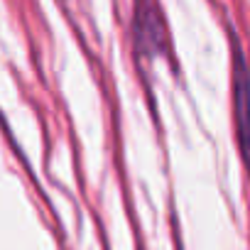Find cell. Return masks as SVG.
<instances>
[{
	"label": "cell",
	"mask_w": 250,
	"mask_h": 250,
	"mask_svg": "<svg viewBox=\"0 0 250 250\" xmlns=\"http://www.w3.org/2000/svg\"><path fill=\"white\" fill-rule=\"evenodd\" d=\"M130 40L135 54L145 62H152L157 57L172 59L169 25L160 0H133Z\"/></svg>",
	"instance_id": "1"
},
{
	"label": "cell",
	"mask_w": 250,
	"mask_h": 250,
	"mask_svg": "<svg viewBox=\"0 0 250 250\" xmlns=\"http://www.w3.org/2000/svg\"><path fill=\"white\" fill-rule=\"evenodd\" d=\"M230 88H233V125L240 157L250 169V64L238 35L230 32Z\"/></svg>",
	"instance_id": "2"
}]
</instances>
